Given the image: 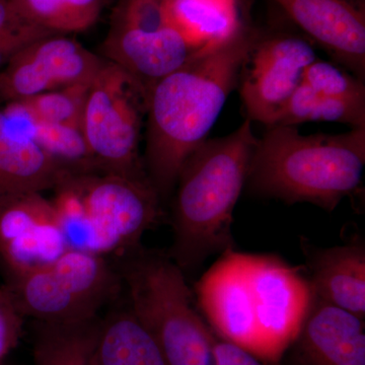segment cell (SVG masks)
Listing matches in <instances>:
<instances>
[{"label":"cell","mask_w":365,"mask_h":365,"mask_svg":"<svg viewBox=\"0 0 365 365\" xmlns=\"http://www.w3.org/2000/svg\"><path fill=\"white\" fill-rule=\"evenodd\" d=\"M148 95L121 67L107 61L86 97L81 131L101 172L148 179L139 155Z\"/></svg>","instance_id":"obj_8"},{"label":"cell","mask_w":365,"mask_h":365,"mask_svg":"<svg viewBox=\"0 0 365 365\" xmlns=\"http://www.w3.org/2000/svg\"><path fill=\"white\" fill-rule=\"evenodd\" d=\"M0 365H7V364H6V362H4V364H0Z\"/></svg>","instance_id":"obj_29"},{"label":"cell","mask_w":365,"mask_h":365,"mask_svg":"<svg viewBox=\"0 0 365 365\" xmlns=\"http://www.w3.org/2000/svg\"><path fill=\"white\" fill-rule=\"evenodd\" d=\"M24 319L6 288H0V364L20 342Z\"/></svg>","instance_id":"obj_27"},{"label":"cell","mask_w":365,"mask_h":365,"mask_svg":"<svg viewBox=\"0 0 365 365\" xmlns=\"http://www.w3.org/2000/svg\"><path fill=\"white\" fill-rule=\"evenodd\" d=\"M122 284L119 271L105 257L68 249L48 265L11 276L4 287L24 318L76 324L98 318Z\"/></svg>","instance_id":"obj_7"},{"label":"cell","mask_w":365,"mask_h":365,"mask_svg":"<svg viewBox=\"0 0 365 365\" xmlns=\"http://www.w3.org/2000/svg\"><path fill=\"white\" fill-rule=\"evenodd\" d=\"M51 199L69 249L101 257L130 253L160 222V200L148 179L72 175Z\"/></svg>","instance_id":"obj_5"},{"label":"cell","mask_w":365,"mask_h":365,"mask_svg":"<svg viewBox=\"0 0 365 365\" xmlns=\"http://www.w3.org/2000/svg\"><path fill=\"white\" fill-rule=\"evenodd\" d=\"M101 319L76 324L36 322L34 365H98L96 344Z\"/></svg>","instance_id":"obj_20"},{"label":"cell","mask_w":365,"mask_h":365,"mask_svg":"<svg viewBox=\"0 0 365 365\" xmlns=\"http://www.w3.org/2000/svg\"><path fill=\"white\" fill-rule=\"evenodd\" d=\"M302 81L327 97L365 104L364 81L330 62L314 60L304 69Z\"/></svg>","instance_id":"obj_24"},{"label":"cell","mask_w":365,"mask_h":365,"mask_svg":"<svg viewBox=\"0 0 365 365\" xmlns=\"http://www.w3.org/2000/svg\"><path fill=\"white\" fill-rule=\"evenodd\" d=\"M258 138L251 120L232 133L206 139L180 170L173 207L174 242L168 256L182 272L235 249L232 215L247 182Z\"/></svg>","instance_id":"obj_3"},{"label":"cell","mask_w":365,"mask_h":365,"mask_svg":"<svg viewBox=\"0 0 365 365\" xmlns=\"http://www.w3.org/2000/svg\"><path fill=\"white\" fill-rule=\"evenodd\" d=\"M336 62L365 79L364 11L348 0H272Z\"/></svg>","instance_id":"obj_13"},{"label":"cell","mask_w":365,"mask_h":365,"mask_svg":"<svg viewBox=\"0 0 365 365\" xmlns=\"http://www.w3.org/2000/svg\"><path fill=\"white\" fill-rule=\"evenodd\" d=\"M167 14L170 26L198 48L227 39L242 26L237 0H167Z\"/></svg>","instance_id":"obj_18"},{"label":"cell","mask_w":365,"mask_h":365,"mask_svg":"<svg viewBox=\"0 0 365 365\" xmlns=\"http://www.w3.org/2000/svg\"><path fill=\"white\" fill-rule=\"evenodd\" d=\"M129 309L167 365H213L216 335L199 313L184 272L168 255L139 247L120 257Z\"/></svg>","instance_id":"obj_6"},{"label":"cell","mask_w":365,"mask_h":365,"mask_svg":"<svg viewBox=\"0 0 365 365\" xmlns=\"http://www.w3.org/2000/svg\"><path fill=\"white\" fill-rule=\"evenodd\" d=\"M213 365H264L252 353L216 336Z\"/></svg>","instance_id":"obj_28"},{"label":"cell","mask_w":365,"mask_h":365,"mask_svg":"<svg viewBox=\"0 0 365 365\" xmlns=\"http://www.w3.org/2000/svg\"><path fill=\"white\" fill-rule=\"evenodd\" d=\"M57 35L26 19L7 0H0V69L36 41Z\"/></svg>","instance_id":"obj_25"},{"label":"cell","mask_w":365,"mask_h":365,"mask_svg":"<svg viewBox=\"0 0 365 365\" xmlns=\"http://www.w3.org/2000/svg\"><path fill=\"white\" fill-rule=\"evenodd\" d=\"M91 83L66 86L13 103L40 121L81 129L83 109Z\"/></svg>","instance_id":"obj_23"},{"label":"cell","mask_w":365,"mask_h":365,"mask_svg":"<svg viewBox=\"0 0 365 365\" xmlns=\"http://www.w3.org/2000/svg\"><path fill=\"white\" fill-rule=\"evenodd\" d=\"M317 59L307 41L277 36L257 41L241 73L240 93L248 119L273 126L280 110Z\"/></svg>","instance_id":"obj_10"},{"label":"cell","mask_w":365,"mask_h":365,"mask_svg":"<svg viewBox=\"0 0 365 365\" xmlns=\"http://www.w3.org/2000/svg\"><path fill=\"white\" fill-rule=\"evenodd\" d=\"M313 299L306 269L235 249L195 284L197 307L215 335L269 365H280Z\"/></svg>","instance_id":"obj_1"},{"label":"cell","mask_w":365,"mask_h":365,"mask_svg":"<svg viewBox=\"0 0 365 365\" xmlns=\"http://www.w3.org/2000/svg\"><path fill=\"white\" fill-rule=\"evenodd\" d=\"M68 249L54 206L43 193L0 204V259L9 277L48 265Z\"/></svg>","instance_id":"obj_11"},{"label":"cell","mask_w":365,"mask_h":365,"mask_svg":"<svg viewBox=\"0 0 365 365\" xmlns=\"http://www.w3.org/2000/svg\"><path fill=\"white\" fill-rule=\"evenodd\" d=\"M200 49L173 26L153 33L111 28L102 46L108 61L130 74L148 96L158 81L184 66Z\"/></svg>","instance_id":"obj_14"},{"label":"cell","mask_w":365,"mask_h":365,"mask_svg":"<svg viewBox=\"0 0 365 365\" xmlns=\"http://www.w3.org/2000/svg\"><path fill=\"white\" fill-rule=\"evenodd\" d=\"M258 40L242 25L227 39L204 46L151 88L143 160L160 200L169 198L182 165L207 139Z\"/></svg>","instance_id":"obj_2"},{"label":"cell","mask_w":365,"mask_h":365,"mask_svg":"<svg viewBox=\"0 0 365 365\" xmlns=\"http://www.w3.org/2000/svg\"><path fill=\"white\" fill-rule=\"evenodd\" d=\"M106 62L66 35L48 36L21 50L0 69V98L18 102L91 83Z\"/></svg>","instance_id":"obj_9"},{"label":"cell","mask_w":365,"mask_h":365,"mask_svg":"<svg viewBox=\"0 0 365 365\" xmlns=\"http://www.w3.org/2000/svg\"><path fill=\"white\" fill-rule=\"evenodd\" d=\"M364 165L365 127L302 135L276 125L257 141L247 182L256 195L331 212L359 188Z\"/></svg>","instance_id":"obj_4"},{"label":"cell","mask_w":365,"mask_h":365,"mask_svg":"<svg viewBox=\"0 0 365 365\" xmlns=\"http://www.w3.org/2000/svg\"><path fill=\"white\" fill-rule=\"evenodd\" d=\"M72 175L24 133L4 108L0 109V204L54 190Z\"/></svg>","instance_id":"obj_15"},{"label":"cell","mask_w":365,"mask_h":365,"mask_svg":"<svg viewBox=\"0 0 365 365\" xmlns=\"http://www.w3.org/2000/svg\"><path fill=\"white\" fill-rule=\"evenodd\" d=\"M302 249L314 294L364 319V242L319 248L302 239Z\"/></svg>","instance_id":"obj_16"},{"label":"cell","mask_w":365,"mask_h":365,"mask_svg":"<svg viewBox=\"0 0 365 365\" xmlns=\"http://www.w3.org/2000/svg\"><path fill=\"white\" fill-rule=\"evenodd\" d=\"M319 121L337 122L353 128L365 127V104L327 97L300 81L283 105L273 126H295Z\"/></svg>","instance_id":"obj_21"},{"label":"cell","mask_w":365,"mask_h":365,"mask_svg":"<svg viewBox=\"0 0 365 365\" xmlns=\"http://www.w3.org/2000/svg\"><path fill=\"white\" fill-rule=\"evenodd\" d=\"M26 19L57 34L85 32L100 18L104 0H9Z\"/></svg>","instance_id":"obj_22"},{"label":"cell","mask_w":365,"mask_h":365,"mask_svg":"<svg viewBox=\"0 0 365 365\" xmlns=\"http://www.w3.org/2000/svg\"><path fill=\"white\" fill-rule=\"evenodd\" d=\"M4 110L41 150L71 174L102 173L81 128L40 121L26 114L16 103H7Z\"/></svg>","instance_id":"obj_19"},{"label":"cell","mask_w":365,"mask_h":365,"mask_svg":"<svg viewBox=\"0 0 365 365\" xmlns=\"http://www.w3.org/2000/svg\"><path fill=\"white\" fill-rule=\"evenodd\" d=\"M169 26L167 0H120L112 16L115 29L153 33Z\"/></svg>","instance_id":"obj_26"},{"label":"cell","mask_w":365,"mask_h":365,"mask_svg":"<svg viewBox=\"0 0 365 365\" xmlns=\"http://www.w3.org/2000/svg\"><path fill=\"white\" fill-rule=\"evenodd\" d=\"M280 365H365L364 319L314 294Z\"/></svg>","instance_id":"obj_12"},{"label":"cell","mask_w":365,"mask_h":365,"mask_svg":"<svg viewBox=\"0 0 365 365\" xmlns=\"http://www.w3.org/2000/svg\"><path fill=\"white\" fill-rule=\"evenodd\" d=\"M96 356L98 365H167L150 333L129 307L101 319Z\"/></svg>","instance_id":"obj_17"}]
</instances>
